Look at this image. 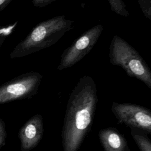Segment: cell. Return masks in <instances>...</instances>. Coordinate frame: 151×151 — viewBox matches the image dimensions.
<instances>
[{
	"label": "cell",
	"mask_w": 151,
	"mask_h": 151,
	"mask_svg": "<svg viewBox=\"0 0 151 151\" xmlns=\"http://www.w3.org/2000/svg\"><path fill=\"white\" fill-rule=\"evenodd\" d=\"M109 60L113 65L121 67L131 77L151 88L150 70L137 50L119 36H113L109 48Z\"/></svg>",
	"instance_id": "3957f363"
},
{
	"label": "cell",
	"mask_w": 151,
	"mask_h": 151,
	"mask_svg": "<svg viewBox=\"0 0 151 151\" xmlns=\"http://www.w3.org/2000/svg\"><path fill=\"white\" fill-rule=\"evenodd\" d=\"M145 17L151 20V0H137Z\"/></svg>",
	"instance_id": "7c38bea8"
},
{
	"label": "cell",
	"mask_w": 151,
	"mask_h": 151,
	"mask_svg": "<svg viewBox=\"0 0 151 151\" xmlns=\"http://www.w3.org/2000/svg\"><path fill=\"white\" fill-rule=\"evenodd\" d=\"M103 31V27L97 24L92 27L66 48L61 55L58 70L71 67L83 59L92 50Z\"/></svg>",
	"instance_id": "5b68a950"
},
{
	"label": "cell",
	"mask_w": 151,
	"mask_h": 151,
	"mask_svg": "<svg viewBox=\"0 0 151 151\" xmlns=\"http://www.w3.org/2000/svg\"><path fill=\"white\" fill-rule=\"evenodd\" d=\"M6 132L4 120L0 119V149L4 146L6 142Z\"/></svg>",
	"instance_id": "4fadbf2b"
},
{
	"label": "cell",
	"mask_w": 151,
	"mask_h": 151,
	"mask_svg": "<svg viewBox=\"0 0 151 151\" xmlns=\"http://www.w3.org/2000/svg\"><path fill=\"white\" fill-rule=\"evenodd\" d=\"M98 135L104 151H130L124 135L116 128L103 129Z\"/></svg>",
	"instance_id": "ba28073f"
},
{
	"label": "cell",
	"mask_w": 151,
	"mask_h": 151,
	"mask_svg": "<svg viewBox=\"0 0 151 151\" xmlns=\"http://www.w3.org/2000/svg\"><path fill=\"white\" fill-rule=\"evenodd\" d=\"M56 0H31L32 5L35 7L44 8Z\"/></svg>",
	"instance_id": "5bb4252c"
},
{
	"label": "cell",
	"mask_w": 151,
	"mask_h": 151,
	"mask_svg": "<svg viewBox=\"0 0 151 151\" xmlns=\"http://www.w3.org/2000/svg\"><path fill=\"white\" fill-rule=\"evenodd\" d=\"M12 0H0V11H2Z\"/></svg>",
	"instance_id": "9a60e30c"
},
{
	"label": "cell",
	"mask_w": 151,
	"mask_h": 151,
	"mask_svg": "<svg viewBox=\"0 0 151 151\" xmlns=\"http://www.w3.org/2000/svg\"><path fill=\"white\" fill-rule=\"evenodd\" d=\"M97 102L94 79L84 76L74 87L67 102L61 130L63 151H78L91 130Z\"/></svg>",
	"instance_id": "6da1fadb"
},
{
	"label": "cell",
	"mask_w": 151,
	"mask_h": 151,
	"mask_svg": "<svg viewBox=\"0 0 151 151\" xmlns=\"http://www.w3.org/2000/svg\"><path fill=\"white\" fill-rule=\"evenodd\" d=\"M17 24L18 22L17 21L14 24L9 25H6V27L0 25V48L7 37H8L12 32Z\"/></svg>",
	"instance_id": "8fae6325"
},
{
	"label": "cell",
	"mask_w": 151,
	"mask_h": 151,
	"mask_svg": "<svg viewBox=\"0 0 151 151\" xmlns=\"http://www.w3.org/2000/svg\"><path fill=\"white\" fill-rule=\"evenodd\" d=\"M112 11L123 17H129V12L126 9V5L123 0H108Z\"/></svg>",
	"instance_id": "30bf717a"
},
{
	"label": "cell",
	"mask_w": 151,
	"mask_h": 151,
	"mask_svg": "<svg viewBox=\"0 0 151 151\" xmlns=\"http://www.w3.org/2000/svg\"><path fill=\"white\" fill-rule=\"evenodd\" d=\"M73 22L74 21L67 19L64 15L40 22L15 46L10 54V58L25 57L54 45L72 29Z\"/></svg>",
	"instance_id": "7a4b0ae2"
},
{
	"label": "cell",
	"mask_w": 151,
	"mask_h": 151,
	"mask_svg": "<svg viewBox=\"0 0 151 151\" xmlns=\"http://www.w3.org/2000/svg\"><path fill=\"white\" fill-rule=\"evenodd\" d=\"M42 76L35 71L22 74L0 86V104L29 99L37 94Z\"/></svg>",
	"instance_id": "277c9868"
},
{
	"label": "cell",
	"mask_w": 151,
	"mask_h": 151,
	"mask_svg": "<svg viewBox=\"0 0 151 151\" xmlns=\"http://www.w3.org/2000/svg\"><path fill=\"white\" fill-rule=\"evenodd\" d=\"M44 134L43 119L41 114H36L21 127L18 132L21 151H30L41 140Z\"/></svg>",
	"instance_id": "52a82bcc"
},
{
	"label": "cell",
	"mask_w": 151,
	"mask_h": 151,
	"mask_svg": "<svg viewBox=\"0 0 151 151\" xmlns=\"http://www.w3.org/2000/svg\"><path fill=\"white\" fill-rule=\"evenodd\" d=\"M111 110L119 123L151 134V111L149 109L133 103L113 102Z\"/></svg>",
	"instance_id": "8992f818"
},
{
	"label": "cell",
	"mask_w": 151,
	"mask_h": 151,
	"mask_svg": "<svg viewBox=\"0 0 151 151\" xmlns=\"http://www.w3.org/2000/svg\"><path fill=\"white\" fill-rule=\"evenodd\" d=\"M130 134L136 143L140 151H151V141L145 131L131 127Z\"/></svg>",
	"instance_id": "9c48e42d"
}]
</instances>
